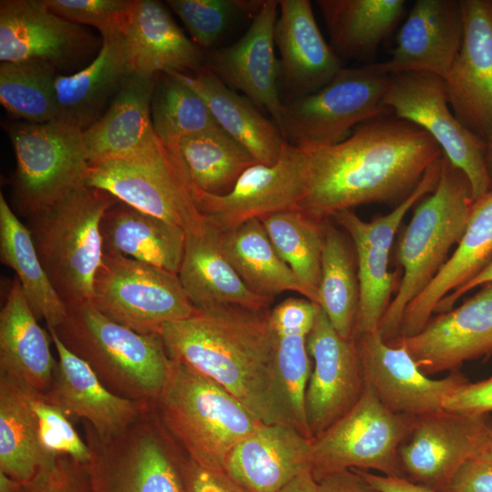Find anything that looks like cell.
Instances as JSON below:
<instances>
[{"instance_id":"6da1fadb","label":"cell","mask_w":492,"mask_h":492,"mask_svg":"<svg viewBox=\"0 0 492 492\" xmlns=\"http://www.w3.org/2000/svg\"><path fill=\"white\" fill-rule=\"evenodd\" d=\"M304 151L306 180L297 210L319 222L361 205L396 207L443 156L424 129L385 116L361 124L339 143Z\"/></svg>"},{"instance_id":"7a4b0ae2","label":"cell","mask_w":492,"mask_h":492,"mask_svg":"<svg viewBox=\"0 0 492 492\" xmlns=\"http://www.w3.org/2000/svg\"><path fill=\"white\" fill-rule=\"evenodd\" d=\"M159 334L170 360L219 384L261 423L296 428L278 374L269 309L213 305L165 324Z\"/></svg>"},{"instance_id":"3957f363","label":"cell","mask_w":492,"mask_h":492,"mask_svg":"<svg viewBox=\"0 0 492 492\" xmlns=\"http://www.w3.org/2000/svg\"><path fill=\"white\" fill-rule=\"evenodd\" d=\"M473 202L468 178L443 155L436 188L416 206L397 241L395 260L403 276L378 329L386 343L399 336L406 306L448 261L465 232Z\"/></svg>"},{"instance_id":"277c9868","label":"cell","mask_w":492,"mask_h":492,"mask_svg":"<svg viewBox=\"0 0 492 492\" xmlns=\"http://www.w3.org/2000/svg\"><path fill=\"white\" fill-rule=\"evenodd\" d=\"M155 407L187 458L216 472H225L235 446L263 424L219 384L174 360Z\"/></svg>"},{"instance_id":"5b68a950","label":"cell","mask_w":492,"mask_h":492,"mask_svg":"<svg viewBox=\"0 0 492 492\" xmlns=\"http://www.w3.org/2000/svg\"><path fill=\"white\" fill-rule=\"evenodd\" d=\"M54 330L110 392L155 403L171 364L159 333H137L104 315L92 302L67 306L64 321Z\"/></svg>"},{"instance_id":"8992f818","label":"cell","mask_w":492,"mask_h":492,"mask_svg":"<svg viewBox=\"0 0 492 492\" xmlns=\"http://www.w3.org/2000/svg\"><path fill=\"white\" fill-rule=\"evenodd\" d=\"M118 200L84 185L29 217L27 228L39 259L67 306L92 302L103 258L101 220Z\"/></svg>"},{"instance_id":"52a82bcc","label":"cell","mask_w":492,"mask_h":492,"mask_svg":"<svg viewBox=\"0 0 492 492\" xmlns=\"http://www.w3.org/2000/svg\"><path fill=\"white\" fill-rule=\"evenodd\" d=\"M90 456L91 492H186L187 456L162 424L155 405L114 436L82 422Z\"/></svg>"},{"instance_id":"ba28073f","label":"cell","mask_w":492,"mask_h":492,"mask_svg":"<svg viewBox=\"0 0 492 492\" xmlns=\"http://www.w3.org/2000/svg\"><path fill=\"white\" fill-rule=\"evenodd\" d=\"M86 185L173 223L186 234L198 232L206 224L182 159L159 138L131 156L90 165Z\"/></svg>"},{"instance_id":"9c48e42d","label":"cell","mask_w":492,"mask_h":492,"mask_svg":"<svg viewBox=\"0 0 492 492\" xmlns=\"http://www.w3.org/2000/svg\"><path fill=\"white\" fill-rule=\"evenodd\" d=\"M389 80L375 63L343 67L318 91L284 102L279 128L302 150L339 143L353 128L391 113L384 103Z\"/></svg>"},{"instance_id":"30bf717a","label":"cell","mask_w":492,"mask_h":492,"mask_svg":"<svg viewBox=\"0 0 492 492\" xmlns=\"http://www.w3.org/2000/svg\"><path fill=\"white\" fill-rule=\"evenodd\" d=\"M8 136L16 161L13 200L21 213L41 212L86 185L90 164L80 129L56 120L19 122Z\"/></svg>"},{"instance_id":"8fae6325","label":"cell","mask_w":492,"mask_h":492,"mask_svg":"<svg viewBox=\"0 0 492 492\" xmlns=\"http://www.w3.org/2000/svg\"><path fill=\"white\" fill-rule=\"evenodd\" d=\"M417 416L387 409L365 384L356 405L313 440L311 471L318 480L341 470H374L405 477L399 449L413 431Z\"/></svg>"},{"instance_id":"7c38bea8","label":"cell","mask_w":492,"mask_h":492,"mask_svg":"<svg viewBox=\"0 0 492 492\" xmlns=\"http://www.w3.org/2000/svg\"><path fill=\"white\" fill-rule=\"evenodd\" d=\"M92 303L112 321L142 334L159 333L165 324L197 313L178 274L104 252Z\"/></svg>"},{"instance_id":"4fadbf2b","label":"cell","mask_w":492,"mask_h":492,"mask_svg":"<svg viewBox=\"0 0 492 492\" xmlns=\"http://www.w3.org/2000/svg\"><path fill=\"white\" fill-rule=\"evenodd\" d=\"M384 103L395 117L421 128L438 144L443 155L468 178L474 200L490 190L486 142L454 115L443 77L426 72L390 76Z\"/></svg>"},{"instance_id":"5bb4252c","label":"cell","mask_w":492,"mask_h":492,"mask_svg":"<svg viewBox=\"0 0 492 492\" xmlns=\"http://www.w3.org/2000/svg\"><path fill=\"white\" fill-rule=\"evenodd\" d=\"M306 169L305 151L286 142L274 164L250 167L227 194H210L195 186L196 203L204 220L224 232L251 220L297 210Z\"/></svg>"},{"instance_id":"9a60e30c","label":"cell","mask_w":492,"mask_h":492,"mask_svg":"<svg viewBox=\"0 0 492 492\" xmlns=\"http://www.w3.org/2000/svg\"><path fill=\"white\" fill-rule=\"evenodd\" d=\"M307 349L312 371L304 408L313 440L356 405L366 383L354 338L342 337L321 308L307 336Z\"/></svg>"},{"instance_id":"2e32d148","label":"cell","mask_w":492,"mask_h":492,"mask_svg":"<svg viewBox=\"0 0 492 492\" xmlns=\"http://www.w3.org/2000/svg\"><path fill=\"white\" fill-rule=\"evenodd\" d=\"M488 417L446 411L417 416L399 449L408 479L444 492L469 459L482 455L487 441Z\"/></svg>"},{"instance_id":"e0dca14e","label":"cell","mask_w":492,"mask_h":492,"mask_svg":"<svg viewBox=\"0 0 492 492\" xmlns=\"http://www.w3.org/2000/svg\"><path fill=\"white\" fill-rule=\"evenodd\" d=\"M405 348L426 375L458 371L492 355V282L450 311L433 315L416 334L387 343Z\"/></svg>"},{"instance_id":"ac0fdd59","label":"cell","mask_w":492,"mask_h":492,"mask_svg":"<svg viewBox=\"0 0 492 492\" xmlns=\"http://www.w3.org/2000/svg\"><path fill=\"white\" fill-rule=\"evenodd\" d=\"M353 338L365 383L394 413L421 416L439 412L446 398L468 383L459 370L442 379L429 378L405 348L387 343L379 331Z\"/></svg>"},{"instance_id":"d6986e66","label":"cell","mask_w":492,"mask_h":492,"mask_svg":"<svg viewBox=\"0 0 492 492\" xmlns=\"http://www.w3.org/2000/svg\"><path fill=\"white\" fill-rule=\"evenodd\" d=\"M460 50L443 78L456 118L486 143L492 138V0H460Z\"/></svg>"},{"instance_id":"ffe728a7","label":"cell","mask_w":492,"mask_h":492,"mask_svg":"<svg viewBox=\"0 0 492 492\" xmlns=\"http://www.w3.org/2000/svg\"><path fill=\"white\" fill-rule=\"evenodd\" d=\"M96 38L83 26L55 14L43 0L0 2V61L43 60L69 68L89 55Z\"/></svg>"},{"instance_id":"44dd1931","label":"cell","mask_w":492,"mask_h":492,"mask_svg":"<svg viewBox=\"0 0 492 492\" xmlns=\"http://www.w3.org/2000/svg\"><path fill=\"white\" fill-rule=\"evenodd\" d=\"M278 14L279 1L264 0L245 34L230 46L209 50L206 65L229 87L241 91L257 108L267 111L279 128L283 103L274 51Z\"/></svg>"},{"instance_id":"7402d4cb","label":"cell","mask_w":492,"mask_h":492,"mask_svg":"<svg viewBox=\"0 0 492 492\" xmlns=\"http://www.w3.org/2000/svg\"><path fill=\"white\" fill-rule=\"evenodd\" d=\"M274 41L282 103L318 91L344 67L323 36L308 0L279 1Z\"/></svg>"},{"instance_id":"603a6c76","label":"cell","mask_w":492,"mask_h":492,"mask_svg":"<svg viewBox=\"0 0 492 492\" xmlns=\"http://www.w3.org/2000/svg\"><path fill=\"white\" fill-rule=\"evenodd\" d=\"M460 0H417L399 29L388 60L375 63L384 74L426 72L445 77L462 44Z\"/></svg>"},{"instance_id":"cb8c5ba5","label":"cell","mask_w":492,"mask_h":492,"mask_svg":"<svg viewBox=\"0 0 492 492\" xmlns=\"http://www.w3.org/2000/svg\"><path fill=\"white\" fill-rule=\"evenodd\" d=\"M57 360L45 398L69 418L88 423L101 436H114L132 424L146 405L110 392L89 365L72 353L53 328H47Z\"/></svg>"},{"instance_id":"d4e9b609","label":"cell","mask_w":492,"mask_h":492,"mask_svg":"<svg viewBox=\"0 0 492 492\" xmlns=\"http://www.w3.org/2000/svg\"><path fill=\"white\" fill-rule=\"evenodd\" d=\"M313 440L285 424H261L230 455L225 473L247 492H276L311 470Z\"/></svg>"},{"instance_id":"484cf974","label":"cell","mask_w":492,"mask_h":492,"mask_svg":"<svg viewBox=\"0 0 492 492\" xmlns=\"http://www.w3.org/2000/svg\"><path fill=\"white\" fill-rule=\"evenodd\" d=\"M123 36L133 72L157 77L192 73L206 66L202 49L159 1L132 0Z\"/></svg>"},{"instance_id":"4316f807","label":"cell","mask_w":492,"mask_h":492,"mask_svg":"<svg viewBox=\"0 0 492 492\" xmlns=\"http://www.w3.org/2000/svg\"><path fill=\"white\" fill-rule=\"evenodd\" d=\"M492 260V190L474 200L465 232L433 281L406 306L399 336L420 332L439 302L477 275Z\"/></svg>"},{"instance_id":"83f0119b","label":"cell","mask_w":492,"mask_h":492,"mask_svg":"<svg viewBox=\"0 0 492 492\" xmlns=\"http://www.w3.org/2000/svg\"><path fill=\"white\" fill-rule=\"evenodd\" d=\"M156 78L130 73L103 116L83 131L90 165L131 156L159 138L150 113Z\"/></svg>"},{"instance_id":"f1b7e54d","label":"cell","mask_w":492,"mask_h":492,"mask_svg":"<svg viewBox=\"0 0 492 492\" xmlns=\"http://www.w3.org/2000/svg\"><path fill=\"white\" fill-rule=\"evenodd\" d=\"M51 342L49 332L39 325L19 281L14 279L0 312V374L45 395L56 364Z\"/></svg>"},{"instance_id":"f546056e","label":"cell","mask_w":492,"mask_h":492,"mask_svg":"<svg viewBox=\"0 0 492 492\" xmlns=\"http://www.w3.org/2000/svg\"><path fill=\"white\" fill-rule=\"evenodd\" d=\"M132 72L124 36L102 37L97 55L87 66L76 73L57 76L56 120L86 130L102 117L109 98Z\"/></svg>"},{"instance_id":"4dcf8cb0","label":"cell","mask_w":492,"mask_h":492,"mask_svg":"<svg viewBox=\"0 0 492 492\" xmlns=\"http://www.w3.org/2000/svg\"><path fill=\"white\" fill-rule=\"evenodd\" d=\"M178 276L196 310L219 304L262 310L271 303L244 284L220 248V231L207 221L201 231L186 234Z\"/></svg>"},{"instance_id":"1f68e13d","label":"cell","mask_w":492,"mask_h":492,"mask_svg":"<svg viewBox=\"0 0 492 492\" xmlns=\"http://www.w3.org/2000/svg\"><path fill=\"white\" fill-rule=\"evenodd\" d=\"M171 75L204 100L219 127L242 144L259 163L272 165L278 160L286 143L279 128L207 65L192 73Z\"/></svg>"},{"instance_id":"d6a6232c","label":"cell","mask_w":492,"mask_h":492,"mask_svg":"<svg viewBox=\"0 0 492 492\" xmlns=\"http://www.w3.org/2000/svg\"><path fill=\"white\" fill-rule=\"evenodd\" d=\"M104 253L118 254L178 274L186 233L179 226L118 200L100 224Z\"/></svg>"},{"instance_id":"836d02e7","label":"cell","mask_w":492,"mask_h":492,"mask_svg":"<svg viewBox=\"0 0 492 492\" xmlns=\"http://www.w3.org/2000/svg\"><path fill=\"white\" fill-rule=\"evenodd\" d=\"M329 45L343 61H371L405 15L404 0H317Z\"/></svg>"},{"instance_id":"e575fe53","label":"cell","mask_w":492,"mask_h":492,"mask_svg":"<svg viewBox=\"0 0 492 492\" xmlns=\"http://www.w3.org/2000/svg\"><path fill=\"white\" fill-rule=\"evenodd\" d=\"M319 308L306 298L292 297L270 311L278 374L288 396L295 426L311 440L304 408L305 391L312 371L307 336Z\"/></svg>"},{"instance_id":"d590c367","label":"cell","mask_w":492,"mask_h":492,"mask_svg":"<svg viewBox=\"0 0 492 492\" xmlns=\"http://www.w3.org/2000/svg\"><path fill=\"white\" fill-rule=\"evenodd\" d=\"M220 248L251 292L271 302L284 292L303 291L278 254L261 220L220 232Z\"/></svg>"},{"instance_id":"8d00e7d4","label":"cell","mask_w":492,"mask_h":492,"mask_svg":"<svg viewBox=\"0 0 492 492\" xmlns=\"http://www.w3.org/2000/svg\"><path fill=\"white\" fill-rule=\"evenodd\" d=\"M1 261L16 273L34 314L47 328L56 329L67 315V305L51 283L27 226L23 224L0 194Z\"/></svg>"},{"instance_id":"74e56055","label":"cell","mask_w":492,"mask_h":492,"mask_svg":"<svg viewBox=\"0 0 492 492\" xmlns=\"http://www.w3.org/2000/svg\"><path fill=\"white\" fill-rule=\"evenodd\" d=\"M318 305L337 333L352 339L359 307L357 255L350 237L332 220L324 222Z\"/></svg>"},{"instance_id":"f35d334b","label":"cell","mask_w":492,"mask_h":492,"mask_svg":"<svg viewBox=\"0 0 492 492\" xmlns=\"http://www.w3.org/2000/svg\"><path fill=\"white\" fill-rule=\"evenodd\" d=\"M31 392L0 374V473L17 482L50 461L39 440Z\"/></svg>"},{"instance_id":"ab89813d","label":"cell","mask_w":492,"mask_h":492,"mask_svg":"<svg viewBox=\"0 0 492 492\" xmlns=\"http://www.w3.org/2000/svg\"><path fill=\"white\" fill-rule=\"evenodd\" d=\"M169 147L178 152L195 186L214 195L230 192L241 174L259 163L220 128L182 138Z\"/></svg>"},{"instance_id":"60d3db41","label":"cell","mask_w":492,"mask_h":492,"mask_svg":"<svg viewBox=\"0 0 492 492\" xmlns=\"http://www.w3.org/2000/svg\"><path fill=\"white\" fill-rule=\"evenodd\" d=\"M261 222L278 254L303 291V298L318 305L324 222L298 210L274 213Z\"/></svg>"},{"instance_id":"b9f144b4","label":"cell","mask_w":492,"mask_h":492,"mask_svg":"<svg viewBox=\"0 0 492 492\" xmlns=\"http://www.w3.org/2000/svg\"><path fill=\"white\" fill-rule=\"evenodd\" d=\"M56 71L54 65L37 59L1 62V105L28 123L55 121Z\"/></svg>"},{"instance_id":"7bdbcfd3","label":"cell","mask_w":492,"mask_h":492,"mask_svg":"<svg viewBox=\"0 0 492 492\" xmlns=\"http://www.w3.org/2000/svg\"><path fill=\"white\" fill-rule=\"evenodd\" d=\"M156 78L150 113L153 128L167 146L180 138L220 128L204 100L173 75Z\"/></svg>"},{"instance_id":"ee69618b","label":"cell","mask_w":492,"mask_h":492,"mask_svg":"<svg viewBox=\"0 0 492 492\" xmlns=\"http://www.w3.org/2000/svg\"><path fill=\"white\" fill-rule=\"evenodd\" d=\"M354 248L360 290L354 333L356 336L378 331L392 301L396 275L388 270L391 250L371 245H356Z\"/></svg>"},{"instance_id":"f6af8a7d","label":"cell","mask_w":492,"mask_h":492,"mask_svg":"<svg viewBox=\"0 0 492 492\" xmlns=\"http://www.w3.org/2000/svg\"><path fill=\"white\" fill-rule=\"evenodd\" d=\"M264 0H168L191 40L201 49L211 50L236 18L254 16Z\"/></svg>"},{"instance_id":"bcb514c9","label":"cell","mask_w":492,"mask_h":492,"mask_svg":"<svg viewBox=\"0 0 492 492\" xmlns=\"http://www.w3.org/2000/svg\"><path fill=\"white\" fill-rule=\"evenodd\" d=\"M442 158L437 159L425 173L415 190L399 205L385 215L363 220L354 210L341 211L332 220L350 237L354 246L371 245L392 250L393 242L408 210L429 195L437 186Z\"/></svg>"},{"instance_id":"7dc6e473","label":"cell","mask_w":492,"mask_h":492,"mask_svg":"<svg viewBox=\"0 0 492 492\" xmlns=\"http://www.w3.org/2000/svg\"><path fill=\"white\" fill-rule=\"evenodd\" d=\"M31 403L37 419L39 440L47 458L51 460L67 456L88 463V446L70 418L58 406L48 402L44 395L31 392Z\"/></svg>"},{"instance_id":"c3c4849f","label":"cell","mask_w":492,"mask_h":492,"mask_svg":"<svg viewBox=\"0 0 492 492\" xmlns=\"http://www.w3.org/2000/svg\"><path fill=\"white\" fill-rule=\"evenodd\" d=\"M55 14L97 28L102 37L124 35L132 0H43Z\"/></svg>"},{"instance_id":"681fc988","label":"cell","mask_w":492,"mask_h":492,"mask_svg":"<svg viewBox=\"0 0 492 492\" xmlns=\"http://www.w3.org/2000/svg\"><path fill=\"white\" fill-rule=\"evenodd\" d=\"M18 492H91L88 463L57 456L20 482Z\"/></svg>"},{"instance_id":"f907efd6","label":"cell","mask_w":492,"mask_h":492,"mask_svg":"<svg viewBox=\"0 0 492 492\" xmlns=\"http://www.w3.org/2000/svg\"><path fill=\"white\" fill-rule=\"evenodd\" d=\"M443 408L472 415H487L492 411V377L460 386L446 398Z\"/></svg>"},{"instance_id":"816d5d0a","label":"cell","mask_w":492,"mask_h":492,"mask_svg":"<svg viewBox=\"0 0 492 492\" xmlns=\"http://www.w3.org/2000/svg\"><path fill=\"white\" fill-rule=\"evenodd\" d=\"M444 492H492V462L481 455L467 460Z\"/></svg>"},{"instance_id":"f5cc1de1","label":"cell","mask_w":492,"mask_h":492,"mask_svg":"<svg viewBox=\"0 0 492 492\" xmlns=\"http://www.w3.org/2000/svg\"><path fill=\"white\" fill-rule=\"evenodd\" d=\"M186 492H247L225 472L197 466L188 458L184 468Z\"/></svg>"},{"instance_id":"db71d44e","label":"cell","mask_w":492,"mask_h":492,"mask_svg":"<svg viewBox=\"0 0 492 492\" xmlns=\"http://www.w3.org/2000/svg\"><path fill=\"white\" fill-rule=\"evenodd\" d=\"M316 481V492H380L355 469L333 472Z\"/></svg>"},{"instance_id":"11a10c76","label":"cell","mask_w":492,"mask_h":492,"mask_svg":"<svg viewBox=\"0 0 492 492\" xmlns=\"http://www.w3.org/2000/svg\"><path fill=\"white\" fill-rule=\"evenodd\" d=\"M355 470L380 492H439L415 483L407 477H388L381 474H374L363 469Z\"/></svg>"},{"instance_id":"9f6ffc18","label":"cell","mask_w":492,"mask_h":492,"mask_svg":"<svg viewBox=\"0 0 492 492\" xmlns=\"http://www.w3.org/2000/svg\"><path fill=\"white\" fill-rule=\"evenodd\" d=\"M492 282V260L472 280L467 282L460 288L453 291L443 298L436 305L434 314L446 313L454 308L456 302L471 290L482 286L486 283Z\"/></svg>"},{"instance_id":"6f0895ef","label":"cell","mask_w":492,"mask_h":492,"mask_svg":"<svg viewBox=\"0 0 492 492\" xmlns=\"http://www.w3.org/2000/svg\"><path fill=\"white\" fill-rule=\"evenodd\" d=\"M316 487L317 481L313 477L312 471L307 470L276 492H316Z\"/></svg>"},{"instance_id":"680465c9","label":"cell","mask_w":492,"mask_h":492,"mask_svg":"<svg viewBox=\"0 0 492 492\" xmlns=\"http://www.w3.org/2000/svg\"><path fill=\"white\" fill-rule=\"evenodd\" d=\"M485 160L490 182V190H492V138L486 143Z\"/></svg>"},{"instance_id":"91938a15","label":"cell","mask_w":492,"mask_h":492,"mask_svg":"<svg viewBox=\"0 0 492 492\" xmlns=\"http://www.w3.org/2000/svg\"><path fill=\"white\" fill-rule=\"evenodd\" d=\"M481 456L492 462V420L488 421L487 441Z\"/></svg>"}]
</instances>
